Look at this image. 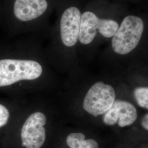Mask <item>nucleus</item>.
<instances>
[{
	"mask_svg": "<svg viewBox=\"0 0 148 148\" xmlns=\"http://www.w3.org/2000/svg\"><path fill=\"white\" fill-rule=\"evenodd\" d=\"M66 144L70 148H99L98 143L93 139H85L82 133H72L66 138Z\"/></svg>",
	"mask_w": 148,
	"mask_h": 148,
	"instance_id": "1a4fd4ad",
	"label": "nucleus"
},
{
	"mask_svg": "<svg viewBox=\"0 0 148 148\" xmlns=\"http://www.w3.org/2000/svg\"><path fill=\"white\" fill-rule=\"evenodd\" d=\"M41 65L36 61L21 59H0V87L22 80H33L42 73Z\"/></svg>",
	"mask_w": 148,
	"mask_h": 148,
	"instance_id": "f257e3e1",
	"label": "nucleus"
},
{
	"mask_svg": "<svg viewBox=\"0 0 148 148\" xmlns=\"http://www.w3.org/2000/svg\"><path fill=\"white\" fill-rule=\"evenodd\" d=\"M134 96L140 107L148 109V88L138 87L134 90Z\"/></svg>",
	"mask_w": 148,
	"mask_h": 148,
	"instance_id": "9d476101",
	"label": "nucleus"
},
{
	"mask_svg": "<svg viewBox=\"0 0 148 148\" xmlns=\"http://www.w3.org/2000/svg\"><path fill=\"white\" fill-rule=\"evenodd\" d=\"M10 119V112L5 106L0 104V128L3 127Z\"/></svg>",
	"mask_w": 148,
	"mask_h": 148,
	"instance_id": "9b49d317",
	"label": "nucleus"
},
{
	"mask_svg": "<svg viewBox=\"0 0 148 148\" xmlns=\"http://www.w3.org/2000/svg\"><path fill=\"white\" fill-rule=\"evenodd\" d=\"M115 101V92L110 85L98 82L93 85L85 97L83 106L94 116L104 114Z\"/></svg>",
	"mask_w": 148,
	"mask_h": 148,
	"instance_id": "20e7f679",
	"label": "nucleus"
},
{
	"mask_svg": "<svg viewBox=\"0 0 148 148\" xmlns=\"http://www.w3.org/2000/svg\"><path fill=\"white\" fill-rule=\"evenodd\" d=\"M143 31L144 23L141 18L126 16L112 36L111 44L114 52L121 55L130 53L137 46Z\"/></svg>",
	"mask_w": 148,
	"mask_h": 148,
	"instance_id": "f03ea898",
	"label": "nucleus"
},
{
	"mask_svg": "<svg viewBox=\"0 0 148 148\" xmlns=\"http://www.w3.org/2000/svg\"><path fill=\"white\" fill-rule=\"evenodd\" d=\"M142 125L144 129L147 131L148 130V114H145L143 117L142 121Z\"/></svg>",
	"mask_w": 148,
	"mask_h": 148,
	"instance_id": "f8f14e48",
	"label": "nucleus"
},
{
	"mask_svg": "<svg viewBox=\"0 0 148 148\" xmlns=\"http://www.w3.org/2000/svg\"><path fill=\"white\" fill-rule=\"evenodd\" d=\"M48 7L47 0H9L7 14L12 24L14 22L26 23L41 16Z\"/></svg>",
	"mask_w": 148,
	"mask_h": 148,
	"instance_id": "39448f33",
	"label": "nucleus"
},
{
	"mask_svg": "<svg viewBox=\"0 0 148 148\" xmlns=\"http://www.w3.org/2000/svg\"><path fill=\"white\" fill-rule=\"evenodd\" d=\"M81 16L80 11L75 7L66 9L62 16L60 35L62 42L66 46H73L79 40Z\"/></svg>",
	"mask_w": 148,
	"mask_h": 148,
	"instance_id": "6e6552de",
	"label": "nucleus"
},
{
	"mask_svg": "<svg viewBox=\"0 0 148 148\" xmlns=\"http://www.w3.org/2000/svg\"><path fill=\"white\" fill-rule=\"evenodd\" d=\"M103 121L108 126L116 123L120 127L130 126L137 119V111L135 106L126 101L115 100L110 108L104 114Z\"/></svg>",
	"mask_w": 148,
	"mask_h": 148,
	"instance_id": "0eeeda50",
	"label": "nucleus"
},
{
	"mask_svg": "<svg viewBox=\"0 0 148 148\" xmlns=\"http://www.w3.org/2000/svg\"><path fill=\"white\" fill-rule=\"evenodd\" d=\"M117 21L112 19H100L91 12H86L81 16L79 40L83 45L92 42L97 32L106 38L112 37L119 28Z\"/></svg>",
	"mask_w": 148,
	"mask_h": 148,
	"instance_id": "7ed1b4c3",
	"label": "nucleus"
},
{
	"mask_svg": "<svg viewBox=\"0 0 148 148\" xmlns=\"http://www.w3.org/2000/svg\"><path fill=\"white\" fill-rule=\"evenodd\" d=\"M46 117L41 112H36L27 117L21 131L22 145L27 148H40L46 140L44 126Z\"/></svg>",
	"mask_w": 148,
	"mask_h": 148,
	"instance_id": "423d86ee",
	"label": "nucleus"
}]
</instances>
